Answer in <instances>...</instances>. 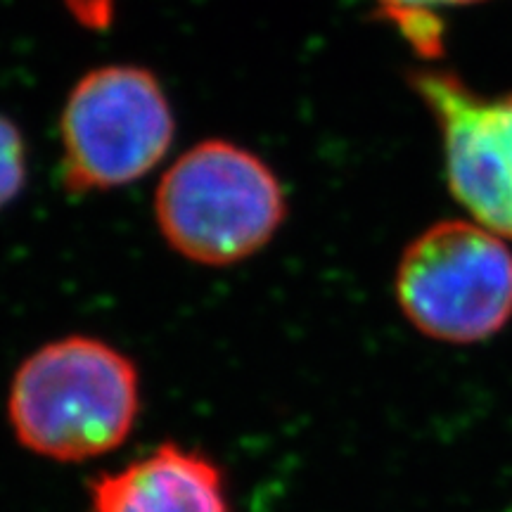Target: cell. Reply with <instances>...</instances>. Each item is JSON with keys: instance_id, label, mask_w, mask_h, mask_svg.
<instances>
[{"instance_id": "cell-2", "label": "cell", "mask_w": 512, "mask_h": 512, "mask_svg": "<svg viewBox=\"0 0 512 512\" xmlns=\"http://www.w3.org/2000/svg\"><path fill=\"white\" fill-rule=\"evenodd\" d=\"M155 211L166 242L185 259L228 266L273 238L285 219V200L259 157L226 140H207L162 178Z\"/></svg>"}, {"instance_id": "cell-5", "label": "cell", "mask_w": 512, "mask_h": 512, "mask_svg": "<svg viewBox=\"0 0 512 512\" xmlns=\"http://www.w3.org/2000/svg\"><path fill=\"white\" fill-rule=\"evenodd\" d=\"M413 83L444 136L453 195L479 226L512 240V95L484 98L441 69Z\"/></svg>"}, {"instance_id": "cell-3", "label": "cell", "mask_w": 512, "mask_h": 512, "mask_svg": "<svg viewBox=\"0 0 512 512\" xmlns=\"http://www.w3.org/2000/svg\"><path fill=\"white\" fill-rule=\"evenodd\" d=\"M396 299L425 337L484 342L512 318V252L479 223H437L403 252Z\"/></svg>"}, {"instance_id": "cell-4", "label": "cell", "mask_w": 512, "mask_h": 512, "mask_svg": "<svg viewBox=\"0 0 512 512\" xmlns=\"http://www.w3.org/2000/svg\"><path fill=\"white\" fill-rule=\"evenodd\" d=\"M174 117L155 76L102 67L76 83L62 114L64 185L107 190L145 176L169 150Z\"/></svg>"}, {"instance_id": "cell-8", "label": "cell", "mask_w": 512, "mask_h": 512, "mask_svg": "<svg viewBox=\"0 0 512 512\" xmlns=\"http://www.w3.org/2000/svg\"><path fill=\"white\" fill-rule=\"evenodd\" d=\"M27 176V157L24 143L12 121L0 117V207L22 190Z\"/></svg>"}, {"instance_id": "cell-7", "label": "cell", "mask_w": 512, "mask_h": 512, "mask_svg": "<svg viewBox=\"0 0 512 512\" xmlns=\"http://www.w3.org/2000/svg\"><path fill=\"white\" fill-rule=\"evenodd\" d=\"M479 0H380L382 15L392 19L403 38L413 43L422 55H437L441 50V27L434 17V8L470 5Z\"/></svg>"}, {"instance_id": "cell-6", "label": "cell", "mask_w": 512, "mask_h": 512, "mask_svg": "<svg viewBox=\"0 0 512 512\" xmlns=\"http://www.w3.org/2000/svg\"><path fill=\"white\" fill-rule=\"evenodd\" d=\"M88 512H233L226 477L207 453L164 441L88 486Z\"/></svg>"}, {"instance_id": "cell-1", "label": "cell", "mask_w": 512, "mask_h": 512, "mask_svg": "<svg viewBox=\"0 0 512 512\" xmlns=\"http://www.w3.org/2000/svg\"><path fill=\"white\" fill-rule=\"evenodd\" d=\"M138 415V366L98 337L43 344L19 363L8 389V422L19 446L57 463L117 451Z\"/></svg>"}, {"instance_id": "cell-9", "label": "cell", "mask_w": 512, "mask_h": 512, "mask_svg": "<svg viewBox=\"0 0 512 512\" xmlns=\"http://www.w3.org/2000/svg\"><path fill=\"white\" fill-rule=\"evenodd\" d=\"M69 12L88 29H107L114 15V0H64Z\"/></svg>"}]
</instances>
